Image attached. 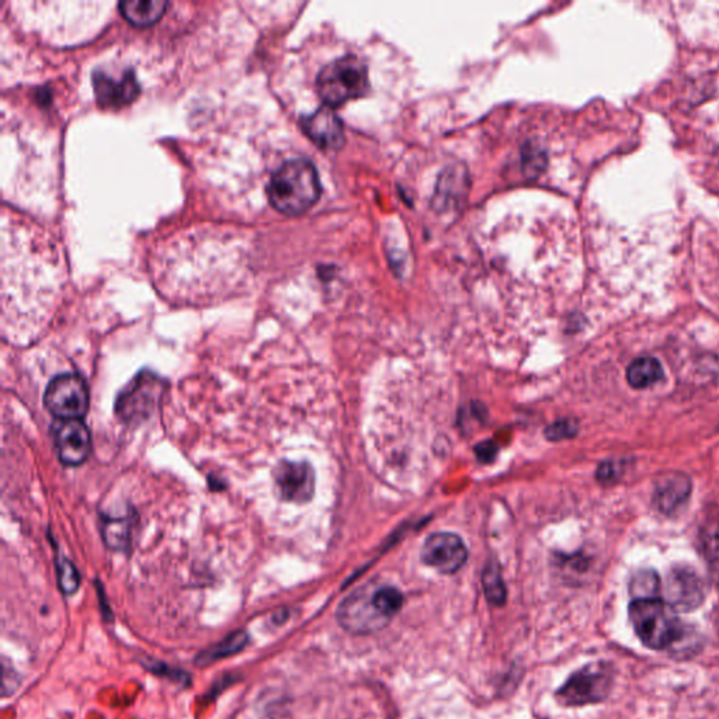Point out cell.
Instances as JSON below:
<instances>
[{"label":"cell","mask_w":719,"mask_h":719,"mask_svg":"<svg viewBox=\"0 0 719 719\" xmlns=\"http://www.w3.org/2000/svg\"><path fill=\"white\" fill-rule=\"evenodd\" d=\"M321 196L315 166L307 159H291L273 173L267 186L270 204L280 213L298 215L314 206Z\"/></svg>","instance_id":"6da1fadb"},{"label":"cell","mask_w":719,"mask_h":719,"mask_svg":"<svg viewBox=\"0 0 719 719\" xmlns=\"http://www.w3.org/2000/svg\"><path fill=\"white\" fill-rule=\"evenodd\" d=\"M628 614L637 637L653 651L673 648L684 637L683 625L675 617V611L658 597L632 600Z\"/></svg>","instance_id":"7a4b0ae2"},{"label":"cell","mask_w":719,"mask_h":719,"mask_svg":"<svg viewBox=\"0 0 719 719\" xmlns=\"http://www.w3.org/2000/svg\"><path fill=\"white\" fill-rule=\"evenodd\" d=\"M316 89L326 106H342L366 95L368 71L361 59L349 55L336 59L319 72Z\"/></svg>","instance_id":"3957f363"},{"label":"cell","mask_w":719,"mask_h":719,"mask_svg":"<svg viewBox=\"0 0 719 719\" xmlns=\"http://www.w3.org/2000/svg\"><path fill=\"white\" fill-rule=\"evenodd\" d=\"M165 382L152 371H141L118 395L116 415L128 425L145 422L162 398Z\"/></svg>","instance_id":"277c9868"},{"label":"cell","mask_w":719,"mask_h":719,"mask_svg":"<svg viewBox=\"0 0 719 719\" xmlns=\"http://www.w3.org/2000/svg\"><path fill=\"white\" fill-rule=\"evenodd\" d=\"M47 411L58 419L82 420L89 409V389L78 374H59L52 378L44 394Z\"/></svg>","instance_id":"5b68a950"},{"label":"cell","mask_w":719,"mask_h":719,"mask_svg":"<svg viewBox=\"0 0 719 719\" xmlns=\"http://www.w3.org/2000/svg\"><path fill=\"white\" fill-rule=\"evenodd\" d=\"M613 689V673L607 665L597 663L573 673L555 694L558 703L565 707L602 703Z\"/></svg>","instance_id":"8992f818"},{"label":"cell","mask_w":719,"mask_h":719,"mask_svg":"<svg viewBox=\"0 0 719 719\" xmlns=\"http://www.w3.org/2000/svg\"><path fill=\"white\" fill-rule=\"evenodd\" d=\"M339 624L356 635L373 634L387 627L389 620L382 616L374 603V590L363 587L352 593L338 609Z\"/></svg>","instance_id":"52a82bcc"},{"label":"cell","mask_w":719,"mask_h":719,"mask_svg":"<svg viewBox=\"0 0 719 719\" xmlns=\"http://www.w3.org/2000/svg\"><path fill=\"white\" fill-rule=\"evenodd\" d=\"M663 593L670 609L677 613H690L704 603V580L691 566H673L666 576Z\"/></svg>","instance_id":"ba28073f"},{"label":"cell","mask_w":719,"mask_h":719,"mask_svg":"<svg viewBox=\"0 0 719 719\" xmlns=\"http://www.w3.org/2000/svg\"><path fill=\"white\" fill-rule=\"evenodd\" d=\"M277 495L284 502L307 503L315 495V471L305 461L283 460L273 471Z\"/></svg>","instance_id":"9c48e42d"},{"label":"cell","mask_w":719,"mask_h":719,"mask_svg":"<svg viewBox=\"0 0 719 719\" xmlns=\"http://www.w3.org/2000/svg\"><path fill=\"white\" fill-rule=\"evenodd\" d=\"M423 564L432 566L444 575L460 571L468 559L467 545L454 533H434L427 537L422 547Z\"/></svg>","instance_id":"30bf717a"},{"label":"cell","mask_w":719,"mask_h":719,"mask_svg":"<svg viewBox=\"0 0 719 719\" xmlns=\"http://www.w3.org/2000/svg\"><path fill=\"white\" fill-rule=\"evenodd\" d=\"M93 89L99 103L113 109L133 102L141 90L133 69H124L118 74L96 69L93 72Z\"/></svg>","instance_id":"8fae6325"},{"label":"cell","mask_w":719,"mask_h":719,"mask_svg":"<svg viewBox=\"0 0 719 719\" xmlns=\"http://www.w3.org/2000/svg\"><path fill=\"white\" fill-rule=\"evenodd\" d=\"M54 439L58 458L62 464L76 467L88 460L92 440L88 426L82 420L59 422Z\"/></svg>","instance_id":"7c38bea8"},{"label":"cell","mask_w":719,"mask_h":719,"mask_svg":"<svg viewBox=\"0 0 719 719\" xmlns=\"http://www.w3.org/2000/svg\"><path fill=\"white\" fill-rule=\"evenodd\" d=\"M302 130L323 149H339L345 144V128L340 118L329 107L316 110L302 118Z\"/></svg>","instance_id":"4fadbf2b"},{"label":"cell","mask_w":719,"mask_h":719,"mask_svg":"<svg viewBox=\"0 0 719 719\" xmlns=\"http://www.w3.org/2000/svg\"><path fill=\"white\" fill-rule=\"evenodd\" d=\"M691 481L683 474H673L661 479L653 495V505L661 513L673 514L677 512L689 499Z\"/></svg>","instance_id":"5bb4252c"},{"label":"cell","mask_w":719,"mask_h":719,"mask_svg":"<svg viewBox=\"0 0 719 719\" xmlns=\"http://www.w3.org/2000/svg\"><path fill=\"white\" fill-rule=\"evenodd\" d=\"M118 8L128 22L144 27L161 19L168 8V2L165 0H127V2L118 3Z\"/></svg>","instance_id":"9a60e30c"},{"label":"cell","mask_w":719,"mask_h":719,"mask_svg":"<svg viewBox=\"0 0 719 719\" xmlns=\"http://www.w3.org/2000/svg\"><path fill=\"white\" fill-rule=\"evenodd\" d=\"M249 635L245 631H236L234 634L228 635L222 639L220 644L213 645L206 651L200 652L196 658V665L200 668L213 665V663L221 661V659L229 658V656L239 653L248 645Z\"/></svg>","instance_id":"2e32d148"},{"label":"cell","mask_w":719,"mask_h":719,"mask_svg":"<svg viewBox=\"0 0 719 719\" xmlns=\"http://www.w3.org/2000/svg\"><path fill=\"white\" fill-rule=\"evenodd\" d=\"M665 377L662 364L653 357H639L632 361L627 370L628 384L635 389L651 387Z\"/></svg>","instance_id":"e0dca14e"},{"label":"cell","mask_w":719,"mask_h":719,"mask_svg":"<svg viewBox=\"0 0 719 719\" xmlns=\"http://www.w3.org/2000/svg\"><path fill=\"white\" fill-rule=\"evenodd\" d=\"M102 531L104 541L111 550L123 551L130 544L131 524L124 517H104Z\"/></svg>","instance_id":"ac0fdd59"},{"label":"cell","mask_w":719,"mask_h":719,"mask_svg":"<svg viewBox=\"0 0 719 719\" xmlns=\"http://www.w3.org/2000/svg\"><path fill=\"white\" fill-rule=\"evenodd\" d=\"M482 585H484L486 599L492 606L500 607L506 603V586L502 579V572H500L499 565L496 562H489L485 566Z\"/></svg>","instance_id":"d6986e66"},{"label":"cell","mask_w":719,"mask_h":719,"mask_svg":"<svg viewBox=\"0 0 719 719\" xmlns=\"http://www.w3.org/2000/svg\"><path fill=\"white\" fill-rule=\"evenodd\" d=\"M661 592V579L652 569H644L632 576L630 593L634 600L656 599Z\"/></svg>","instance_id":"ffe728a7"},{"label":"cell","mask_w":719,"mask_h":719,"mask_svg":"<svg viewBox=\"0 0 719 719\" xmlns=\"http://www.w3.org/2000/svg\"><path fill=\"white\" fill-rule=\"evenodd\" d=\"M374 603L381 611L382 616L387 617L389 621L392 620L402 606H404V596L399 592L397 587L394 586H382L377 587L374 590Z\"/></svg>","instance_id":"44dd1931"},{"label":"cell","mask_w":719,"mask_h":719,"mask_svg":"<svg viewBox=\"0 0 719 719\" xmlns=\"http://www.w3.org/2000/svg\"><path fill=\"white\" fill-rule=\"evenodd\" d=\"M701 552L705 565H707L708 573L714 585L719 586V536L718 534H708L701 545Z\"/></svg>","instance_id":"7402d4cb"},{"label":"cell","mask_w":719,"mask_h":719,"mask_svg":"<svg viewBox=\"0 0 719 719\" xmlns=\"http://www.w3.org/2000/svg\"><path fill=\"white\" fill-rule=\"evenodd\" d=\"M58 583L65 595H72L81 586V575L68 559L61 558L57 562Z\"/></svg>","instance_id":"603a6c76"},{"label":"cell","mask_w":719,"mask_h":719,"mask_svg":"<svg viewBox=\"0 0 719 719\" xmlns=\"http://www.w3.org/2000/svg\"><path fill=\"white\" fill-rule=\"evenodd\" d=\"M578 433V425L572 420H557L545 429V437L550 441H561L571 439Z\"/></svg>","instance_id":"cb8c5ba5"},{"label":"cell","mask_w":719,"mask_h":719,"mask_svg":"<svg viewBox=\"0 0 719 719\" xmlns=\"http://www.w3.org/2000/svg\"><path fill=\"white\" fill-rule=\"evenodd\" d=\"M19 684H20L19 673H16L15 670L12 669V666H9L8 662L3 663L2 696L8 697L10 693H15L17 687H19Z\"/></svg>","instance_id":"d4e9b609"},{"label":"cell","mask_w":719,"mask_h":719,"mask_svg":"<svg viewBox=\"0 0 719 719\" xmlns=\"http://www.w3.org/2000/svg\"><path fill=\"white\" fill-rule=\"evenodd\" d=\"M621 470H623V467L620 464L607 461V463L600 465L599 470H597V479L603 484H610V482L616 481L620 477Z\"/></svg>","instance_id":"484cf974"},{"label":"cell","mask_w":719,"mask_h":719,"mask_svg":"<svg viewBox=\"0 0 719 719\" xmlns=\"http://www.w3.org/2000/svg\"><path fill=\"white\" fill-rule=\"evenodd\" d=\"M499 447L493 441H482L477 447H475V454L481 463L491 464L495 461L496 455H498Z\"/></svg>","instance_id":"4316f807"}]
</instances>
